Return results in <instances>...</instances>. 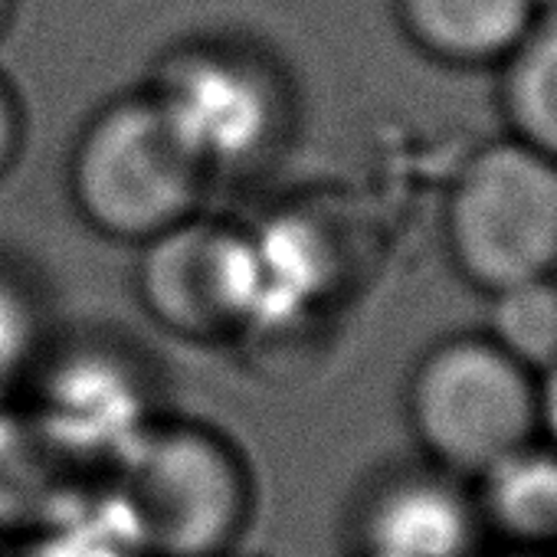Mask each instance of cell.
Masks as SVG:
<instances>
[{
	"instance_id": "1",
	"label": "cell",
	"mask_w": 557,
	"mask_h": 557,
	"mask_svg": "<svg viewBox=\"0 0 557 557\" xmlns=\"http://www.w3.org/2000/svg\"><path fill=\"white\" fill-rule=\"evenodd\" d=\"M207 174L269 164L296 132L293 76L246 34H194L164 47L141 86Z\"/></svg>"
},
{
	"instance_id": "2",
	"label": "cell",
	"mask_w": 557,
	"mask_h": 557,
	"mask_svg": "<svg viewBox=\"0 0 557 557\" xmlns=\"http://www.w3.org/2000/svg\"><path fill=\"white\" fill-rule=\"evenodd\" d=\"M115 502L145 557H226L252 511L243 456L194 420H148L115 453Z\"/></svg>"
},
{
	"instance_id": "3",
	"label": "cell",
	"mask_w": 557,
	"mask_h": 557,
	"mask_svg": "<svg viewBox=\"0 0 557 557\" xmlns=\"http://www.w3.org/2000/svg\"><path fill=\"white\" fill-rule=\"evenodd\" d=\"M70 197L102 236L148 243L197 213L207 171L145 92H122L99 106L76 135Z\"/></svg>"
},
{
	"instance_id": "4",
	"label": "cell",
	"mask_w": 557,
	"mask_h": 557,
	"mask_svg": "<svg viewBox=\"0 0 557 557\" xmlns=\"http://www.w3.org/2000/svg\"><path fill=\"white\" fill-rule=\"evenodd\" d=\"M446 249L485 296L557 275V161L505 135L466 158L446 197Z\"/></svg>"
},
{
	"instance_id": "5",
	"label": "cell",
	"mask_w": 557,
	"mask_h": 557,
	"mask_svg": "<svg viewBox=\"0 0 557 557\" xmlns=\"http://www.w3.org/2000/svg\"><path fill=\"white\" fill-rule=\"evenodd\" d=\"M407 417L433 466L479 479L537 436L534 374L485 335L446 338L417 361Z\"/></svg>"
},
{
	"instance_id": "6",
	"label": "cell",
	"mask_w": 557,
	"mask_h": 557,
	"mask_svg": "<svg viewBox=\"0 0 557 557\" xmlns=\"http://www.w3.org/2000/svg\"><path fill=\"white\" fill-rule=\"evenodd\" d=\"M135 286L141 309L187 342L233 338L269 306L259 239L203 213H190L141 243Z\"/></svg>"
},
{
	"instance_id": "7",
	"label": "cell",
	"mask_w": 557,
	"mask_h": 557,
	"mask_svg": "<svg viewBox=\"0 0 557 557\" xmlns=\"http://www.w3.org/2000/svg\"><path fill=\"white\" fill-rule=\"evenodd\" d=\"M482 531L475 495L440 466L384 475L358 508L371 557H472Z\"/></svg>"
},
{
	"instance_id": "8",
	"label": "cell",
	"mask_w": 557,
	"mask_h": 557,
	"mask_svg": "<svg viewBox=\"0 0 557 557\" xmlns=\"http://www.w3.org/2000/svg\"><path fill=\"white\" fill-rule=\"evenodd\" d=\"M394 21L426 60L485 70L502 66L537 11L534 0H394Z\"/></svg>"
},
{
	"instance_id": "9",
	"label": "cell",
	"mask_w": 557,
	"mask_h": 557,
	"mask_svg": "<svg viewBox=\"0 0 557 557\" xmlns=\"http://www.w3.org/2000/svg\"><path fill=\"white\" fill-rule=\"evenodd\" d=\"M482 528L515 550L547 554L557 547V449L524 443L475 479Z\"/></svg>"
},
{
	"instance_id": "10",
	"label": "cell",
	"mask_w": 557,
	"mask_h": 557,
	"mask_svg": "<svg viewBox=\"0 0 557 557\" xmlns=\"http://www.w3.org/2000/svg\"><path fill=\"white\" fill-rule=\"evenodd\" d=\"M498 70L508 135L557 161V17H537Z\"/></svg>"
},
{
	"instance_id": "11",
	"label": "cell",
	"mask_w": 557,
	"mask_h": 557,
	"mask_svg": "<svg viewBox=\"0 0 557 557\" xmlns=\"http://www.w3.org/2000/svg\"><path fill=\"white\" fill-rule=\"evenodd\" d=\"M66 449L44 423H17L0 417V524L30 528L57 502L63 475L57 459Z\"/></svg>"
},
{
	"instance_id": "12",
	"label": "cell",
	"mask_w": 557,
	"mask_h": 557,
	"mask_svg": "<svg viewBox=\"0 0 557 557\" xmlns=\"http://www.w3.org/2000/svg\"><path fill=\"white\" fill-rule=\"evenodd\" d=\"M485 338L534 377L557 364V275L492 293Z\"/></svg>"
},
{
	"instance_id": "13",
	"label": "cell",
	"mask_w": 557,
	"mask_h": 557,
	"mask_svg": "<svg viewBox=\"0 0 557 557\" xmlns=\"http://www.w3.org/2000/svg\"><path fill=\"white\" fill-rule=\"evenodd\" d=\"M24 148V106L11 79L0 73V177H4Z\"/></svg>"
},
{
	"instance_id": "14",
	"label": "cell",
	"mask_w": 557,
	"mask_h": 557,
	"mask_svg": "<svg viewBox=\"0 0 557 557\" xmlns=\"http://www.w3.org/2000/svg\"><path fill=\"white\" fill-rule=\"evenodd\" d=\"M537 387V433L547 446L557 449V364L534 377Z\"/></svg>"
},
{
	"instance_id": "15",
	"label": "cell",
	"mask_w": 557,
	"mask_h": 557,
	"mask_svg": "<svg viewBox=\"0 0 557 557\" xmlns=\"http://www.w3.org/2000/svg\"><path fill=\"white\" fill-rule=\"evenodd\" d=\"M17 4H21V0H0V40L8 37V30H11V24H14Z\"/></svg>"
},
{
	"instance_id": "16",
	"label": "cell",
	"mask_w": 557,
	"mask_h": 557,
	"mask_svg": "<svg viewBox=\"0 0 557 557\" xmlns=\"http://www.w3.org/2000/svg\"><path fill=\"white\" fill-rule=\"evenodd\" d=\"M537 17H557V0H534Z\"/></svg>"
},
{
	"instance_id": "17",
	"label": "cell",
	"mask_w": 557,
	"mask_h": 557,
	"mask_svg": "<svg viewBox=\"0 0 557 557\" xmlns=\"http://www.w3.org/2000/svg\"><path fill=\"white\" fill-rule=\"evenodd\" d=\"M508 557H547V554H528V550H515V554H508Z\"/></svg>"
},
{
	"instance_id": "18",
	"label": "cell",
	"mask_w": 557,
	"mask_h": 557,
	"mask_svg": "<svg viewBox=\"0 0 557 557\" xmlns=\"http://www.w3.org/2000/svg\"><path fill=\"white\" fill-rule=\"evenodd\" d=\"M358 557H371V554H358Z\"/></svg>"
}]
</instances>
